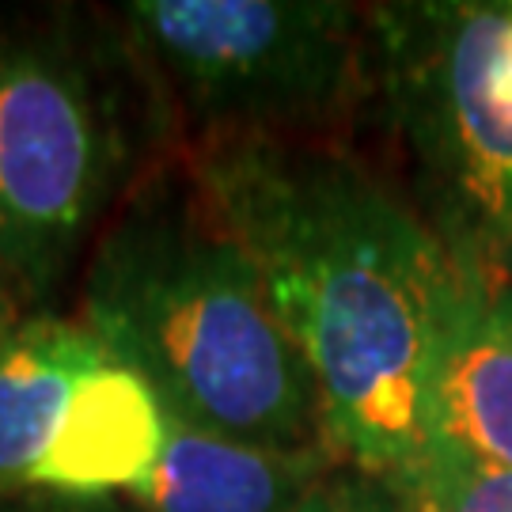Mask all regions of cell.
Segmentation results:
<instances>
[{"label": "cell", "mask_w": 512, "mask_h": 512, "mask_svg": "<svg viewBox=\"0 0 512 512\" xmlns=\"http://www.w3.org/2000/svg\"><path fill=\"white\" fill-rule=\"evenodd\" d=\"M190 171L255 258L319 395L338 463L410 486L459 311L482 277L418 205L342 152L289 137H198Z\"/></svg>", "instance_id": "6da1fadb"}, {"label": "cell", "mask_w": 512, "mask_h": 512, "mask_svg": "<svg viewBox=\"0 0 512 512\" xmlns=\"http://www.w3.org/2000/svg\"><path fill=\"white\" fill-rule=\"evenodd\" d=\"M84 327L171 418L270 448H327L308 365L190 164L137 179L99 232Z\"/></svg>", "instance_id": "7a4b0ae2"}, {"label": "cell", "mask_w": 512, "mask_h": 512, "mask_svg": "<svg viewBox=\"0 0 512 512\" xmlns=\"http://www.w3.org/2000/svg\"><path fill=\"white\" fill-rule=\"evenodd\" d=\"M133 50L57 19L0 23V274L42 300L137 171Z\"/></svg>", "instance_id": "3957f363"}, {"label": "cell", "mask_w": 512, "mask_h": 512, "mask_svg": "<svg viewBox=\"0 0 512 512\" xmlns=\"http://www.w3.org/2000/svg\"><path fill=\"white\" fill-rule=\"evenodd\" d=\"M122 31L152 92L202 137L315 126L376 69L372 19L327 0H137Z\"/></svg>", "instance_id": "277c9868"}, {"label": "cell", "mask_w": 512, "mask_h": 512, "mask_svg": "<svg viewBox=\"0 0 512 512\" xmlns=\"http://www.w3.org/2000/svg\"><path fill=\"white\" fill-rule=\"evenodd\" d=\"M509 23L512 4H391L372 16L418 213L482 281H509L512 255V107L494 95Z\"/></svg>", "instance_id": "5b68a950"}, {"label": "cell", "mask_w": 512, "mask_h": 512, "mask_svg": "<svg viewBox=\"0 0 512 512\" xmlns=\"http://www.w3.org/2000/svg\"><path fill=\"white\" fill-rule=\"evenodd\" d=\"M334 467L330 448H270L167 414L160 463L129 494L145 512H293Z\"/></svg>", "instance_id": "8992f818"}, {"label": "cell", "mask_w": 512, "mask_h": 512, "mask_svg": "<svg viewBox=\"0 0 512 512\" xmlns=\"http://www.w3.org/2000/svg\"><path fill=\"white\" fill-rule=\"evenodd\" d=\"M164 440L160 395L133 368L107 357L80 380L31 486L69 497L133 490L160 463Z\"/></svg>", "instance_id": "52a82bcc"}, {"label": "cell", "mask_w": 512, "mask_h": 512, "mask_svg": "<svg viewBox=\"0 0 512 512\" xmlns=\"http://www.w3.org/2000/svg\"><path fill=\"white\" fill-rule=\"evenodd\" d=\"M429 448L512 467V281H478L433 395Z\"/></svg>", "instance_id": "ba28073f"}, {"label": "cell", "mask_w": 512, "mask_h": 512, "mask_svg": "<svg viewBox=\"0 0 512 512\" xmlns=\"http://www.w3.org/2000/svg\"><path fill=\"white\" fill-rule=\"evenodd\" d=\"M110 353L84 323L23 319L0 346V494L31 486L80 380Z\"/></svg>", "instance_id": "9c48e42d"}, {"label": "cell", "mask_w": 512, "mask_h": 512, "mask_svg": "<svg viewBox=\"0 0 512 512\" xmlns=\"http://www.w3.org/2000/svg\"><path fill=\"white\" fill-rule=\"evenodd\" d=\"M406 494L414 512H512V467L429 448Z\"/></svg>", "instance_id": "30bf717a"}, {"label": "cell", "mask_w": 512, "mask_h": 512, "mask_svg": "<svg viewBox=\"0 0 512 512\" xmlns=\"http://www.w3.org/2000/svg\"><path fill=\"white\" fill-rule=\"evenodd\" d=\"M293 512H414L399 482L338 463Z\"/></svg>", "instance_id": "8fae6325"}, {"label": "cell", "mask_w": 512, "mask_h": 512, "mask_svg": "<svg viewBox=\"0 0 512 512\" xmlns=\"http://www.w3.org/2000/svg\"><path fill=\"white\" fill-rule=\"evenodd\" d=\"M494 95L505 107H512V23L509 31H505V42H501L494 61Z\"/></svg>", "instance_id": "7c38bea8"}, {"label": "cell", "mask_w": 512, "mask_h": 512, "mask_svg": "<svg viewBox=\"0 0 512 512\" xmlns=\"http://www.w3.org/2000/svg\"><path fill=\"white\" fill-rule=\"evenodd\" d=\"M19 327L16 319V296H12V285L4 281V274H0V346L8 342V334Z\"/></svg>", "instance_id": "4fadbf2b"}, {"label": "cell", "mask_w": 512, "mask_h": 512, "mask_svg": "<svg viewBox=\"0 0 512 512\" xmlns=\"http://www.w3.org/2000/svg\"><path fill=\"white\" fill-rule=\"evenodd\" d=\"M0 512H16V509H12V505H0Z\"/></svg>", "instance_id": "5bb4252c"}, {"label": "cell", "mask_w": 512, "mask_h": 512, "mask_svg": "<svg viewBox=\"0 0 512 512\" xmlns=\"http://www.w3.org/2000/svg\"><path fill=\"white\" fill-rule=\"evenodd\" d=\"M509 281H512V255H509Z\"/></svg>", "instance_id": "9a60e30c"}]
</instances>
